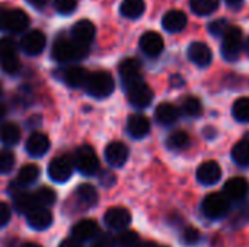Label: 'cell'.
<instances>
[{
	"mask_svg": "<svg viewBox=\"0 0 249 247\" xmlns=\"http://www.w3.org/2000/svg\"><path fill=\"white\" fill-rule=\"evenodd\" d=\"M89 54V47L83 45L77 41L71 39H57L53 45L51 55L55 61L69 63V61H79L83 60Z\"/></svg>",
	"mask_w": 249,
	"mask_h": 247,
	"instance_id": "obj_1",
	"label": "cell"
},
{
	"mask_svg": "<svg viewBox=\"0 0 249 247\" xmlns=\"http://www.w3.org/2000/svg\"><path fill=\"white\" fill-rule=\"evenodd\" d=\"M86 92L96 99L108 98L115 89V80L108 71H95L88 76L85 83Z\"/></svg>",
	"mask_w": 249,
	"mask_h": 247,
	"instance_id": "obj_2",
	"label": "cell"
},
{
	"mask_svg": "<svg viewBox=\"0 0 249 247\" xmlns=\"http://www.w3.org/2000/svg\"><path fill=\"white\" fill-rule=\"evenodd\" d=\"M29 25V16L20 9H9L0 6V31L9 33H20Z\"/></svg>",
	"mask_w": 249,
	"mask_h": 247,
	"instance_id": "obj_3",
	"label": "cell"
},
{
	"mask_svg": "<svg viewBox=\"0 0 249 247\" xmlns=\"http://www.w3.org/2000/svg\"><path fill=\"white\" fill-rule=\"evenodd\" d=\"M201 211L209 220H222L231 211V201L225 197V194H209L201 204Z\"/></svg>",
	"mask_w": 249,
	"mask_h": 247,
	"instance_id": "obj_4",
	"label": "cell"
},
{
	"mask_svg": "<svg viewBox=\"0 0 249 247\" xmlns=\"http://www.w3.org/2000/svg\"><path fill=\"white\" fill-rule=\"evenodd\" d=\"M244 49V39H242V31L238 26H229L228 31L223 33L222 41V55L228 61H235L239 58L241 52Z\"/></svg>",
	"mask_w": 249,
	"mask_h": 247,
	"instance_id": "obj_5",
	"label": "cell"
},
{
	"mask_svg": "<svg viewBox=\"0 0 249 247\" xmlns=\"http://www.w3.org/2000/svg\"><path fill=\"white\" fill-rule=\"evenodd\" d=\"M74 166L85 176L96 175L99 170V159H98L95 150L88 144L80 146L74 154Z\"/></svg>",
	"mask_w": 249,
	"mask_h": 247,
	"instance_id": "obj_6",
	"label": "cell"
},
{
	"mask_svg": "<svg viewBox=\"0 0 249 247\" xmlns=\"http://www.w3.org/2000/svg\"><path fill=\"white\" fill-rule=\"evenodd\" d=\"M74 163L71 162L70 157L67 156H58L53 159L48 165V175L50 178L57 182V183H64L67 182L71 175H73Z\"/></svg>",
	"mask_w": 249,
	"mask_h": 247,
	"instance_id": "obj_7",
	"label": "cell"
},
{
	"mask_svg": "<svg viewBox=\"0 0 249 247\" xmlns=\"http://www.w3.org/2000/svg\"><path fill=\"white\" fill-rule=\"evenodd\" d=\"M118 71H120V77H121V83L124 89H128L130 86L143 80L142 63L137 58H125L124 61H121Z\"/></svg>",
	"mask_w": 249,
	"mask_h": 247,
	"instance_id": "obj_8",
	"label": "cell"
},
{
	"mask_svg": "<svg viewBox=\"0 0 249 247\" xmlns=\"http://www.w3.org/2000/svg\"><path fill=\"white\" fill-rule=\"evenodd\" d=\"M125 90H127L128 102L134 108L144 109V108H147L153 102V90L143 80L136 83V84H133V86H130Z\"/></svg>",
	"mask_w": 249,
	"mask_h": 247,
	"instance_id": "obj_9",
	"label": "cell"
},
{
	"mask_svg": "<svg viewBox=\"0 0 249 247\" xmlns=\"http://www.w3.org/2000/svg\"><path fill=\"white\" fill-rule=\"evenodd\" d=\"M47 45V38L44 35V32L34 29L26 32L22 38H20V49L26 54V55H38L44 51Z\"/></svg>",
	"mask_w": 249,
	"mask_h": 247,
	"instance_id": "obj_10",
	"label": "cell"
},
{
	"mask_svg": "<svg viewBox=\"0 0 249 247\" xmlns=\"http://www.w3.org/2000/svg\"><path fill=\"white\" fill-rule=\"evenodd\" d=\"M249 192V183L245 178L236 176L229 179L223 186V194L231 202H241L247 198Z\"/></svg>",
	"mask_w": 249,
	"mask_h": 247,
	"instance_id": "obj_11",
	"label": "cell"
},
{
	"mask_svg": "<svg viewBox=\"0 0 249 247\" xmlns=\"http://www.w3.org/2000/svg\"><path fill=\"white\" fill-rule=\"evenodd\" d=\"M104 221L112 230H124L131 223V214L127 208L112 207L104 214Z\"/></svg>",
	"mask_w": 249,
	"mask_h": 247,
	"instance_id": "obj_12",
	"label": "cell"
},
{
	"mask_svg": "<svg viewBox=\"0 0 249 247\" xmlns=\"http://www.w3.org/2000/svg\"><path fill=\"white\" fill-rule=\"evenodd\" d=\"M140 48L147 57L155 58L162 54V51L165 48V42H163V38L160 36V33H158L155 31H149L142 35Z\"/></svg>",
	"mask_w": 249,
	"mask_h": 247,
	"instance_id": "obj_13",
	"label": "cell"
},
{
	"mask_svg": "<svg viewBox=\"0 0 249 247\" xmlns=\"http://www.w3.org/2000/svg\"><path fill=\"white\" fill-rule=\"evenodd\" d=\"M220 178H222V169L217 162H213V160L204 162L197 169V181L201 185H206V186L216 185L220 181Z\"/></svg>",
	"mask_w": 249,
	"mask_h": 247,
	"instance_id": "obj_14",
	"label": "cell"
},
{
	"mask_svg": "<svg viewBox=\"0 0 249 247\" xmlns=\"http://www.w3.org/2000/svg\"><path fill=\"white\" fill-rule=\"evenodd\" d=\"M188 58L193 64H196L197 67H207L212 60H213V52L210 49V47L204 42H193L188 47Z\"/></svg>",
	"mask_w": 249,
	"mask_h": 247,
	"instance_id": "obj_15",
	"label": "cell"
},
{
	"mask_svg": "<svg viewBox=\"0 0 249 247\" xmlns=\"http://www.w3.org/2000/svg\"><path fill=\"white\" fill-rule=\"evenodd\" d=\"M95 35H96V28L88 19H82V20L76 22L71 28V38L83 45H88V47L93 42Z\"/></svg>",
	"mask_w": 249,
	"mask_h": 247,
	"instance_id": "obj_16",
	"label": "cell"
},
{
	"mask_svg": "<svg viewBox=\"0 0 249 247\" xmlns=\"http://www.w3.org/2000/svg\"><path fill=\"white\" fill-rule=\"evenodd\" d=\"M105 159L112 167H121L128 159V147L121 141H112L105 148Z\"/></svg>",
	"mask_w": 249,
	"mask_h": 247,
	"instance_id": "obj_17",
	"label": "cell"
},
{
	"mask_svg": "<svg viewBox=\"0 0 249 247\" xmlns=\"http://www.w3.org/2000/svg\"><path fill=\"white\" fill-rule=\"evenodd\" d=\"M99 233L101 231H99L98 224L92 220H82L77 224H74L71 229V237L80 243L93 240Z\"/></svg>",
	"mask_w": 249,
	"mask_h": 247,
	"instance_id": "obj_18",
	"label": "cell"
},
{
	"mask_svg": "<svg viewBox=\"0 0 249 247\" xmlns=\"http://www.w3.org/2000/svg\"><path fill=\"white\" fill-rule=\"evenodd\" d=\"M188 23V17L182 10H169L165 13V16L162 17V26L165 31L171 32V33H177L181 32L187 28Z\"/></svg>",
	"mask_w": 249,
	"mask_h": 247,
	"instance_id": "obj_19",
	"label": "cell"
},
{
	"mask_svg": "<svg viewBox=\"0 0 249 247\" xmlns=\"http://www.w3.org/2000/svg\"><path fill=\"white\" fill-rule=\"evenodd\" d=\"M127 132L136 140H142L146 135H149V132H150L149 118L142 114L131 115L127 121Z\"/></svg>",
	"mask_w": 249,
	"mask_h": 247,
	"instance_id": "obj_20",
	"label": "cell"
},
{
	"mask_svg": "<svg viewBox=\"0 0 249 247\" xmlns=\"http://www.w3.org/2000/svg\"><path fill=\"white\" fill-rule=\"evenodd\" d=\"M26 220L34 230H45L53 224V214L47 207H38L26 214Z\"/></svg>",
	"mask_w": 249,
	"mask_h": 247,
	"instance_id": "obj_21",
	"label": "cell"
},
{
	"mask_svg": "<svg viewBox=\"0 0 249 247\" xmlns=\"http://www.w3.org/2000/svg\"><path fill=\"white\" fill-rule=\"evenodd\" d=\"M25 148L29 156L32 157H42L50 150V140L42 132H34L26 140Z\"/></svg>",
	"mask_w": 249,
	"mask_h": 247,
	"instance_id": "obj_22",
	"label": "cell"
},
{
	"mask_svg": "<svg viewBox=\"0 0 249 247\" xmlns=\"http://www.w3.org/2000/svg\"><path fill=\"white\" fill-rule=\"evenodd\" d=\"M155 118H156V122L160 125H165V127L172 125L179 118V109L174 103L163 102V103L158 105V108L155 111Z\"/></svg>",
	"mask_w": 249,
	"mask_h": 247,
	"instance_id": "obj_23",
	"label": "cell"
},
{
	"mask_svg": "<svg viewBox=\"0 0 249 247\" xmlns=\"http://www.w3.org/2000/svg\"><path fill=\"white\" fill-rule=\"evenodd\" d=\"M88 70L83 68V67H79V66H73V67H69L64 70L63 73V80L67 86L73 87V89H77V87H85V83L88 80Z\"/></svg>",
	"mask_w": 249,
	"mask_h": 247,
	"instance_id": "obj_24",
	"label": "cell"
},
{
	"mask_svg": "<svg viewBox=\"0 0 249 247\" xmlns=\"http://www.w3.org/2000/svg\"><path fill=\"white\" fill-rule=\"evenodd\" d=\"M166 146L172 151H184L191 146V137L188 135V132H185L182 130L174 131L166 138Z\"/></svg>",
	"mask_w": 249,
	"mask_h": 247,
	"instance_id": "obj_25",
	"label": "cell"
},
{
	"mask_svg": "<svg viewBox=\"0 0 249 247\" xmlns=\"http://www.w3.org/2000/svg\"><path fill=\"white\" fill-rule=\"evenodd\" d=\"M38 178H39V167L36 165H25L23 167H20L15 183L19 185L20 188H26L35 183Z\"/></svg>",
	"mask_w": 249,
	"mask_h": 247,
	"instance_id": "obj_26",
	"label": "cell"
},
{
	"mask_svg": "<svg viewBox=\"0 0 249 247\" xmlns=\"http://www.w3.org/2000/svg\"><path fill=\"white\" fill-rule=\"evenodd\" d=\"M76 199L80 205H85L88 208L95 207L98 202V192L92 185L83 183V185L77 186V189H76Z\"/></svg>",
	"mask_w": 249,
	"mask_h": 247,
	"instance_id": "obj_27",
	"label": "cell"
},
{
	"mask_svg": "<svg viewBox=\"0 0 249 247\" xmlns=\"http://www.w3.org/2000/svg\"><path fill=\"white\" fill-rule=\"evenodd\" d=\"M146 10L144 0H123L120 6V12L127 19H137Z\"/></svg>",
	"mask_w": 249,
	"mask_h": 247,
	"instance_id": "obj_28",
	"label": "cell"
},
{
	"mask_svg": "<svg viewBox=\"0 0 249 247\" xmlns=\"http://www.w3.org/2000/svg\"><path fill=\"white\" fill-rule=\"evenodd\" d=\"M20 140V128L13 122L0 125V141L4 146H15Z\"/></svg>",
	"mask_w": 249,
	"mask_h": 247,
	"instance_id": "obj_29",
	"label": "cell"
},
{
	"mask_svg": "<svg viewBox=\"0 0 249 247\" xmlns=\"http://www.w3.org/2000/svg\"><path fill=\"white\" fill-rule=\"evenodd\" d=\"M232 159L239 166H249V140L238 141L232 148Z\"/></svg>",
	"mask_w": 249,
	"mask_h": 247,
	"instance_id": "obj_30",
	"label": "cell"
},
{
	"mask_svg": "<svg viewBox=\"0 0 249 247\" xmlns=\"http://www.w3.org/2000/svg\"><path fill=\"white\" fill-rule=\"evenodd\" d=\"M191 10L198 16H207L216 12L219 7V0H191Z\"/></svg>",
	"mask_w": 249,
	"mask_h": 247,
	"instance_id": "obj_31",
	"label": "cell"
},
{
	"mask_svg": "<svg viewBox=\"0 0 249 247\" xmlns=\"http://www.w3.org/2000/svg\"><path fill=\"white\" fill-rule=\"evenodd\" d=\"M140 245V237L136 231L131 230H121V233L114 237L115 247H137Z\"/></svg>",
	"mask_w": 249,
	"mask_h": 247,
	"instance_id": "obj_32",
	"label": "cell"
},
{
	"mask_svg": "<svg viewBox=\"0 0 249 247\" xmlns=\"http://www.w3.org/2000/svg\"><path fill=\"white\" fill-rule=\"evenodd\" d=\"M232 114H233L236 121L249 122V98L238 99L232 106Z\"/></svg>",
	"mask_w": 249,
	"mask_h": 247,
	"instance_id": "obj_33",
	"label": "cell"
},
{
	"mask_svg": "<svg viewBox=\"0 0 249 247\" xmlns=\"http://www.w3.org/2000/svg\"><path fill=\"white\" fill-rule=\"evenodd\" d=\"M182 112L191 118H196L198 115H201L203 112V105L201 100L196 96H187L182 102Z\"/></svg>",
	"mask_w": 249,
	"mask_h": 247,
	"instance_id": "obj_34",
	"label": "cell"
},
{
	"mask_svg": "<svg viewBox=\"0 0 249 247\" xmlns=\"http://www.w3.org/2000/svg\"><path fill=\"white\" fill-rule=\"evenodd\" d=\"M34 197H35L38 207H48V205H53L55 202V192L51 188L42 186L34 192Z\"/></svg>",
	"mask_w": 249,
	"mask_h": 247,
	"instance_id": "obj_35",
	"label": "cell"
},
{
	"mask_svg": "<svg viewBox=\"0 0 249 247\" xmlns=\"http://www.w3.org/2000/svg\"><path fill=\"white\" fill-rule=\"evenodd\" d=\"M18 47L12 38H0V61L16 57Z\"/></svg>",
	"mask_w": 249,
	"mask_h": 247,
	"instance_id": "obj_36",
	"label": "cell"
},
{
	"mask_svg": "<svg viewBox=\"0 0 249 247\" xmlns=\"http://www.w3.org/2000/svg\"><path fill=\"white\" fill-rule=\"evenodd\" d=\"M15 154L10 150H0V173H9L15 167Z\"/></svg>",
	"mask_w": 249,
	"mask_h": 247,
	"instance_id": "obj_37",
	"label": "cell"
},
{
	"mask_svg": "<svg viewBox=\"0 0 249 247\" xmlns=\"http://www.w3.org/2000/svg\"><path fill=\"white\" fill-rule=\"evenodd\" d=\"M229 26L231 25H229V22L226 19H223V17L222 19H216V20L209 23V32L212 35H214V36H223V33L228 31Z\"/></svg>",
	"mask_w": 249,
	"mask_h": 247,
	"instance_id": "obj_38",
	"label": "cell"
},
{
	"mask_svg": "<svg viewBox=\"0 0 249 247\" xmlns=\"http://www.w3.org/2000/svg\"><path fill=\"white\" fill-rule=\"evenodd\" d=\"M54 7L61 15H70L76 10L77 1L76 0H54Z\"/></svg>",
	"mask_w": 249,
	"mask_h": 247,
	"instance_id": "obj_39",
	"label": "cell"
},
{
	"mask_svg": "<svg viewBox=\"0 0 249 247\" xmlns=\"http://www.w3.org/2000/svg\"><path fill=\"white\" fill-rule=\"evenodd\" d=\"M0 67L7 74H18L19 70H20V61H19V58L16 55V57H12V58L0 61Z\"/></svg>",
	"mask_w": 249,
	"mask_h": 247,
	"instance_id": "obj_40",
	"label": "cell"
},
{
	"mask_svg": "<svg viewBox=\"0 0 249 247\" xmlns=\"http://www.w3.org/2000/svg\"><path fill=\"white\" fill-rule=\"evenodd\" d=\"M200 240V231L196 227H187L182 231V242L187 246H194Z\"/></svg>",
	"mask_w": 249,
	"mask_h": 247,
	"instance_id": "obj_41",
	"label": "cell"
},
{
	"mask_svg": "<svg viewBox=\"0 0 249 247\" xmlns=\"http://www.w3.org/2000/svg\"><path fill=\"white\" fill-rule=\"evenodd\" d=\"M249 221V202H245L238 211H236V214H235V217H233V226L235 227H241V226H244V224H247Z\"/></svg>",
	"mask_w": 249,
	"mask_h": 247,
	"instance_id": "obj_42",
	"label": "cell"
},
{
	"mask_svg": "<svg viewBox=\"0 0 249 247\" xmlns=\"http://www.w3.org/2000/svg\"><path fill=\"white\" fill-rule=\"evenodd\" d=\"M12 217V211L10 207L6 202H0V227H4Z\"/></svg>",
	"mask_w": 249,
	"mask_h": 247,
	"instance_id": "obj_43",
	"label": "cell"
},
{
	"mask_svg": "<svg viewBox=\"0 0 249 247\" xmlns=\"http://www.w3.org/2000/svg\"><path fill=\"white\" fill-rule=\"evenodd\" d=\"M114 182H115V176L112 173H109V172H105L101 176V183L105 185V186H111V185H114Z\"/></svg>",
	"mask_w": 249,
	"mask_h": 247,
	"instance_id": "obj_44",
	"label": "cell"
},
{
	"mask_svg": "<svg viewBox=\"0 0 249 247\" xmlns=\"http://www.w3.org/2000/svg\"><path fill=\"white\" fill-rule=\"evenodd\" d=\"M26 1L35 9H44L50 3V0H26Z\"/></svg>",
	"mask_w": 249,
	"mask_h": 247,
	"instance_id": "obj_45",
	"label": "cell"
},
{
	"mask_svg": "<svg viewBox=\"0 0 249 247\" xmlns=\"http://www.w3.org/2000/svg\"><path fill=\"white\" fill-rule=\"evenodd\" d=\"M58 247H82V243L80 242H77V240H74L73 237L71 239H66V240H63L61 242V245Z\"/></svg>",
	"mask_w": 249,
	"mask_h": 247,
	"instance_id": "obj_46",
	"label": "cell"
},
{
	"mask_svg": "<svg viewBox=\"0 0 249 247\" xmlns=\"http://www.w3.org/2000/svg\"><path fill=\"white\" fill-rule=\"evenodd\" d=\"M6 114H7V106L0 102V121L6 116Z\"/></svg>",
	"mask_w": 249,
	"mask_h": 247,
	"instance_id": "obj_47",
	"label": "cell"
},
{
	"mask_svg": "<svg viewBox=\"0 0 249 247\" xmlns=\"http://www.w3.org/2000/svg\"><path fill=\"white\" fill-rule=\"evenodd\" d=\"M20 247H42V246H41V245H38V243H31V242H29V243H23Z\"/></svg>",
	"mask_w": 249,
	"mask_h": 247,
	"instance_id": "obj_48",
	"label": "cell"
},
{
	"mask_svg": "<svg viewBox=\"0 0 249 247\" xmlns=\"http://www.w3.org/2000/svg\"><path fill=\"white\" fill-rule=\"evenodd\" d=\"M137 247H158L155 243H150V242H147V243H140Z\"/></svg>",
	"mask_w": 249,
	"mask_h": 247,
	"instance_id": "obj_49",
	"label": "cell"
},
{
	"mask_svg": "<svg viewBox=\"0 0 249 247\" xmlns=\"http://www.w3.org/2000/svg\"><path fill=\"white\" fill-rule=\"evenodd\" d=\"M244 49H245L247 55H248V57H249V36H248V39L245 41V44H244Z\"/></svg>",
	"mask_w": 249,
	"mask_h": 247,
	"instance_id": "obj_50",
	"label": "cell"
},
{
	"mask_svg": "<svg viewBox=\"0 0 249 247\" xmlns=\"http://www.w3.org/2000/svg\"><path fill=\"white\" fill-rule=\"evenodd\" d=\"M226 1H228L229 4H232V6H236V4H239L242 0H226Z\"/></svg>",
	"mask_w": 249,
	"mask_h": 247,
	"instance_id": "obj_51",
	"label": "cell"
},
{
	"mask_svg": "<svg viewBox=\"0 0 249 247\" xmlns=\"http://www.w3.org/2000/svg\"><path fill=\"white\" fill-rule=\"evenodd\" d=\"M1 93H3V87H1V83H0V96H1Z\"/></svg>",
	"mask_w": 249,
	"mask_h": 247,
	"instance_id": "obj_52",
	"label": "cell"
},
{
	"mask_svg": "<svg viewBox=\"0 0 249 247\" xmlns=\"http://www.w3.org/2000/svg\"><path fill=\"white\" fill-rule=\"evenodd\" d=\"M158 247H159V246H158Z\"/></svg>",
	"mask_w": 249,
	"mask_h": 247,
	"instance_id": "obj_53",
	"label": "cell"
}]
</instances>
